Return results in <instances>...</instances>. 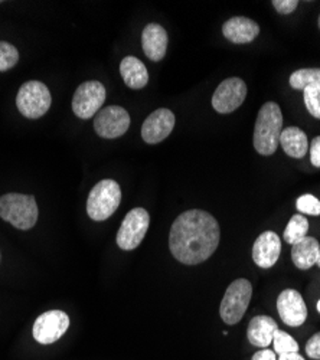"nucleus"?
I'll return each instance as SVG.
<instances>
[{"instance_id":"f257e3e1","label":"nucleus","mask_w":320,"mask_h":360,"mask_svg":"<svg viewBox=\"0 0 320 360\" xmlns=\"http://www.w3.org/2000/svg\"><path fill=\"white\" fill-rule=\"evenodd\" d=\"M218 244V221L205 211L192 209L172 224L169 248L172 255L185 265H198L207 261L217 251Z\"/></svg>"},{"instance_id":"f03ea898","label":"nucleus","mask_w":320,"mask_h":360,"mask_svg":"<svg viewBox=\"0 0 320 360\" xmlns=\"http://www.w3.org/2000/svg\"><path fill=\"white\" fill-rule=\"evenodd\" d=\"M283 114L279 104L269 101L260 108L254 127V147L260 155L271 156L280 144Z\"/></svg>"},{"instance_id":"7ed1b4c3","label":"nucleus","mask_w":320,"mask_h":360,"mask_svg":"<svg viewBox=\"0 0 320 360\" xmlns=\"http://www.w3.org/2000/svg\"><path fill=\"white\" fill-rule=\"evenodd\" d=\"M0 218L20 231L32 229L38 221V205L34 196L6 193L0 196Z\"/></svg>"},{"instance_id":"20e7f679","label":"nucleus","mask_w":320,"mask_h":360,"mask_svg":"<svg viewBox=\"0 0 320 360\" xmlns=\"http://www.w3.org/2000/svg\"><path fill=\"white\" fill-rule=\"evenodd\" d=\"M120 202V185L113 179H104L91 189L87 200V214L93 221L103 222L117 211Z\"/></svg>"},{"instance_id":"39448f33","label":"nucleus","mask_w":320,"mask_h":360,"mask_svg":"<svg viewBox=\"0 0 320 360\" xmlns=\"http://www.w3.org/2000/svg\"><path fill=\"white\" fill-rule=\"evenodd\" d=\"M252 297V285L245 278H238L232 281L225 291L221 302L219 314L224 323L234 326L244 317Z\"/></svg>"},{"instance_id":"423d86ee","label":"nucleus","mask_w":320,"mask_h":360,"mask_svg":"<svg viewBox=\"0 0 320 360\" xmlns=\"http://www.w3.org/2000/svg\"><path fill=\"white\" fill-rule=\"evenodd\" d=\"M51 103L52 97L49 88L39 81L25 82L16 96V107L19 112L29 120H38L45 115L51 108Z\"/></svg>"},{"instance_id":"0eeeda50","label":"nucleus","mask_w":320,"mask_h":360,"mask_svg":"<svg viewBox=\"0 0 320 360\" xmlns=\"http://www.w3.org/2000/svg\"><path fill=\"white\" fill-rule=\"evenodd\" d=\"M151 225V217L146 209L134 207L126 215L119 232L117 245L124 251L136 250L146 236Z\"/></svg>"},{"instance_id":"6e6552de","label":"nucleus","mask_w":320,"mask_h":360,"mask_svg":"<svg viewBox=\"0 0 320 360\" xmlns=\"http://www.w3.org/2000/svg\"><path fill=\"white\" fill-rule=\"evenodd\" d=\"M105 101V88L98 81H85L74 93L72 111L81 120H90L101 110Z\"/></svg>"},{"instance_id":"1a4fd4ad","label":"nucleus","mask_w":320,"mask_h":360,"mask_svg":"<svg viewBox=\"0 0 320 360\" xmlns=\"http://www.w3.org/2000/svg\"><path fill=\"white\" fill-rule=\"evenodd\" d=\"M70 327V317L61 310L42 313L32 327L34 339L41 345H52L60 340Z\"/></svg>"},{"instance_id":"9d476101","label":"nucleus","mask_w":320,"mask_h":360,"mask_svg":"<svg viewBox=\"0 0 320 360\" xmlns=\"http://www.w3.org/2000/svg\"><path fill=\"white\" fill-rule=\"evenodd\" d=\"M130 127V115L120 105L101 108L94 118V130L103 139H117Z\"/></svg>"},{"instance_id":"9b49d317","label":"nucleus","mask_w":320,"mask_h":360,"mask_svg":"<svg viewBox=\"0 0 320 360\" xmlns=\"http://www.w3.org/2000/svg\"><path fill=\"white\" fill-rule=\"evenodd\" d=\"M247 97V85L241 78L232 77L222 81L212 96V107L221 114H229L241 107Z\"/></svg>"},{"instance_id":"f8f14e48","label":"nucleus","mask_w":320,"mask_h":360,"mask_svg":"<svg viewBox=\"0 0 320 360\" xmlns=\"http://www.w3.org/2000/svg\"><path fill=\"white\" fill-rule=\"evenodd\" d=\"M277 310L284 324L299 327L307 319V307L302 294L296 290H284L277 298Z\"/></svg>"},{"instance_id":"ddd939ff","label":"nucleus","mask_w":320,"mask_h":360,"mask_svg":"<svg viewBox=\"0 0 320 360\" xmlns=\"http://www.w3.org/2000/svg\"><path fill=\"white\" fill-rule=\"evenodd\" d=\"M174 114L169 108H158L153 111L141 126V139L149 144L163 141L173 131Z\"/></svg>"},{"instance_id":"4468645a","label":"nucleus","mask_w":320,"mask_h":360,"mask_svg":"<svg viewBox=\"0 0 320 360\" xmlns=\"http://www.w3.org/2000/svg\"><path fill=\"white\" fill-rule=\"evenodd\" d=\"M281 241L276 232L266 231L255 239L252 247V259L260 268H271L280 257Z\"/></svg>"},{"instance_id":"2eb2a0df","label":"nucleus","mask_w":320,"mask_h":360,"mask_svg":"<svg viewBox=\"0 0 320 360\" xmlns=\"http://www.w3.org/2000/svg\"><path fill=\"white\" fill-rule=\"evenodd\" d=\"M167 32L165 27L158 23H149L141 32V46L143 52L151 61L159 63L165 58L167 51Z\"/></svg>"},{"instance_id":"dca6fc26","label":"nucleus","mask_w":320,"mask_h":360,"mask_svg":"<svg viewBox=\"0 0 320 360\" xmlns=\"http://www.w3.org/2000/svg\"><path fill=\"white\" fill-rule=\"evenodd\" d=\"M224 37L232 44H250L260 35V26L245 16H234L222 25Z\"/></svg>"},{"instance_id":"f3484780","label":"nucleus","mask_w":320,"mask_h":360,"mask_svg":"<svg viewBox=\"0 0 320 360\" xmlns=\"http://www.w3.org/2000/svg\"><path fill=\"white\" fill-rule=\"evenodd\" d=\"M276 330H279V327L270 316H255L251 319L247 328L248 342L252 346L267 349L273 343Z\"/></svg>"},{"instance_id":"a211bd4d","label":"nucleus","mask_w":320,"mask_h":360,"mask_svg":"<svg viewBox=\"0 0 320 360\" xmlns=\"http://www.w3.org/2000/svg\"><path fill=\"white\" fill-rule=\"evenodd\" d=\"M120 74L124 84L132 89H141L149 82L146 65L136 56H126L120 64Z\"/></svg>"},{"instance_id":"6ab92c4d","label":"nucleus","mask_w":320,"mask_h":360,"mask_svg":"<svg viewBox=\"0 0 320 360\" xmlns=\"http://www.w3.org/2000/svg\"><path fill=\"white\" fill-rule=\"evenodd\" d=\"M280 144L284 152L293 159H303L309 150V140L299 127H287L281 131Z\"/></svg>"},{"instance_id":"aec40b11","label":"nucleus","mask_w":320,"mask_h":360,"mask_svg":"<svg viewBox=\"0 0 320 360\" xmlns=\"http://www.w3.org/2000/svg\"><path fill=\"white\" fill-rule=\"evenodd\" d=\"M320 245L313 236H305L302 241L293 245L292 259L299 269H309L317 262Z\"/></svg>"},{"instance_id":"412c9836","label":"nucleus","mask_w":320,"mask_h":360,"mask_svg":"<svg viewBox=\"0 0 320 360\" xmlns=\"http://www.w3.org/2000/svg\"><path fill=\"white\" fill-rule=\"evenodd\" d=\"M307 231H309V221L303 215L297 214L290 219V222L284 229V235H283L284 241L290 245H295L299 241H302L305 236H307L306 235Z\"/></svg>"},{"instance_id":"4be33fe9","label":"nucleus","mask_w":320,"mask_h":360,"mask_svg":"<svg viewBox=\"0 0 320 360\" xmlns=\"http://www.w3.org/2000/svg\"><path fill=\"white\" fill-rule=\"evenodd\" d=\"M288 82L295 89H305L313 85L320 86V68H303L295 71L290 75Z\"/></svg>"},{"instance_id":"5701e85b","label":"nucleus","mask_w":320,"mask_h":360,"mask_svg":"<svg viewBox=\"0 0 320 360\" xmlns=\"http://www.w3.org/2000/svg\"><path fill=\"white\" fill-rule=\"evenodd\" d=\"M273 345L276 353L280 354H287V353H299V343L283 330H276L274 338H273Z\"/></svg>"},{"instance_id":"b1692460","label":"nucleus","mask_w":320,"mask_h":360,"mask_svg":"<svg viewBox=\"0 0 320 360\" xmlns=\"http://www.w3.org/2000/svg\"><path fill=\"white\" fill-rule=\"evenodd\" d=\"M19 61V51L9 42L0 41V72L12 70Z\"/></svg>"},{"instance_id":"393cba45","label":"nucleus","mask_w":320,"mask_h":360,"mask_svg":"<svg viewBox=\"0 0 320 360\" xmlns=\"http://www.w3.org/2000/svg\"><path fill=\"white\" fill-rule=\"evenodd\" d=\"M303 97L307 111L314 117L320 120V86L313 85L303 89Z\"/></svg>"},{"instance_id":"a878e982","label":"nucleus","mask_w":320,"mask_h":360,"mask_svg":"<svg viewBox=\"0 0 320 360\" xmlns=\"http://www.w3.org/2000/svg\"><path fill=\"white\" fill-rule=\"evenodd\" d=\"M296 206L299 209V212H302V214L312 215V217H319L320 215V200L316 196L310 195V193L302 195L297 199Z\"/></svg>"},{"instance_id":"bb28decb","label":"nucleus","mask_w":320,"mask_h":360,"mask_svg":"<svg viewBox=\"0 0 320 360\" xmlns=\"http://www.w3.org/2000/svg\"><path fill=\"white\" fill-rule=\"evenodd\" d=\"M297 0H274L273 6L280 15H290L297 9Z\"/></svg>"},{"instance_id":"cd10ccee","label":"nucleus","mask_w":320,"mask_h":360,"mask_svg":"<svg viewBox=\"0 0 320 360\" xmlns=\"http://www.w3.org/2000/svg\"><path fill=\"white\" fill-rule=\"evenodd\" d=\"M306 354L310 359L320 360V332L312 336L306 343Z\"/></svg>"},{"instance_id":"c85d7f7f","label":"nucleus","mask_w":320,"mask_h":360,"mask_svg":"<svg viewBox=\"0 0 320 360\" xmlns=\"http://www.w3.org/2000/svg\"><path fill=\"white\" fill-rule=\"evenodd\" d=\"M310 160L313 166L320 167V136L314 137L310 143Z\"/></svg>"},{"instance_id":"c756f323","label":"nucleus","mask_w":320,"mask_h":360,"mask_svg":"<svg viewBox=\"0 0 320 360\" xmlns=\"http://www.w3.org/2000/svg\"><path fill=\"white\" fill-rule=\"evenodd\" d=\"M251 360H277L276 353L273 350H260L257 352Z\"/></svg>"},{"instance_id":"7c9ffc66","label":"nucleus","mask_w":320,"mask_h":360,"mask_svg":"<svg viewBox=\"0 0 320 360\" xmlns=\"http://www.w3.org/2000/svg\"><path fill=\"white\" fill-rule=\"evenodd\" d=\"M277 360H306L302 357L299 353H287V354H280Z\"/></svg>"},{"instance_id":"2f4dec72","label":"nucleus","mask_w":320,"mask_h":360,"mask_svg":"<svg viewBox=\"0 0 320 360\" xmlns=\"http://www.w3.org/2000/svg\"><path fill=\"white\" fill-rule=\"evenodd\" d=\"M319 266H320V252H319V257H317V262H316Z\"/></svg>"},{"instance_id":"473e14b6","label":"nucleus","mask_w":320,"mask_h":360,"mask_svg":"<svg viewBox=\"0 0 320 360\" xmlns=\"http://www.w3.org/2000/svg\"><path fill=\"white\" fill-rule=\"evenodd\" d=\"M317 311L320 313V300H319V303H317Z\"/></svg>"},{"instance_id":"72a5a7b5","label":"nucleus","mask_w":320,"mask_h":360,"mask_svg":"<svg viewBox=\"0 0 320 360\" xmlns=\"http://www.w3.org/2000/svg\"><path fill=\"white\" fill-rule=\"evenodd\" d=\"M319 29H320V16H319Z\"/></svg>"}]
</instances>
